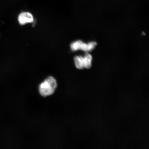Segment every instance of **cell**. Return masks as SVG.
I'll return each mask as SVG.
<instances>
[{
	"mask_svg": "<svg viewBox=\"0 0 149 149\" xmlns=\"http://www.w3.org/2000/svg\"><path fill=\"white\" fill-rule=\"evenodd\" d=\"M82 42H83L81 40H79L72 42L70 45L71 49L73 51H76L80 50L81 45Z\"/></svg>",
	"mask_w": 149,
	"mask_h": 149,
	"instance_id": "5b68a950",
	"label": "cell"
},
{
	"mask_svg": "<svg viewBox=\"0 0 149 149\" xmlns=\"http://www.w3.org/2000/svg\"><path fill=\"white\" fill-rule=\"evenodd\" d=\"M96 45L97 43L96 42H89V43L88 44L89 51H91L94 49L95 46Z\"/></svg>",
	"mask_w": 149,
	"mask_h": 149,
	"instance_id": "52a82bcc",
	"label": "cell"
},
{
	"mask_svg": "<svg viewBox=\"0 0 149 149\" xmlns=\"http://www.w3.org/2000/svg\"><path fill=\"white\" fill-rule=\"evenodd\" d=\"M74 64L76 68L79 69H82L84 68L83 57L81 56H76L74 57Z\"/></svg>",
	"mask_w": 149,
	"mask_h": 149,
	"instance_id": "277c9868",
	"label": "cell"
},
{
	"mask_svg": "<svg viewBox=\"0 0 149 149\" xmlns=\"http://www.w3.org/2000/svg\"><path fill=\"white\" fill-rule=\"evenodd\" d=\"M57 87L56 79L52 76H49L39 86V92L43 97L51 95L55 92Z\"/></svg>",
	"mask_w": 149,
	"mask_h": 149,
	"instance_id": "6da1fadb",
	"label": "cell"
},
{
	"mask_svg": "<svg viewBox=\"0 0 149 149\" xmlns=\"http://www.w3.org/2000/svg\"><path fill=\"white\" fill-rule=\"evenodd\" d=\"M80 50L85 52L89 51V48L88 44L85 43H82Z\"/></svg>",
	"mask_w": 149,
	"mask_h": 149,
	"instance_id": "8992f818",
	"label": "cell"
},
{
	"mask_svg": "<svg viewBox=\"0 0 149 149\" xmlns=\"http://www.w3.org/2000/svg\"><path fill=\"white\" fill-rule=\"evenodd\" d=\"M34 20L33 15L29 12H22L19 15L18 18V23L22 25L33 23Z\"/></svg>",
	"mask_w": 149,
	"mask_h": 149,
	"instance_id": "7a4b0ae2",
	"label": "cell"
},
{
	"mask_svg": "<svg viewBox=\"0 0 149 149\" xmlns=\"http://www.w3.org/2000/svg\"><path fill=\"white\" fill-rule=\"evenodd\" d=\"M92 57L90 54H87L83 57L84 68H90L92 66Z\"/></svg>",
	"mask_w": 149,
	"mask_h": 149,
	"instance_id": "3957f363",
	"label": "cell"
}]
</instances>
